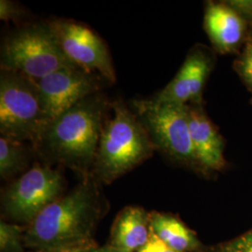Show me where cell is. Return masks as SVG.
Listing matches in <instances>:
<instances>
[{
  "mask_svg": "<svg viewBox=\"0 0 252 252\" xmlns=\"http://www.w3.org/2000/svg\"><path fill=\"white\" fill-rule=\"evenodd\" d=\"M111 103L101 93L81 100L46 126L33 147L45 165L62 163L87 173L94 166Z\"/></svg>",
  "mask_w": 252,
  "mask_h": 252,
  "instance_id": "cell-1",
  "label": "cell"
},
{
  "mask_svg": "<svg viewBox=\"0 0 252 252\" xmlns=\"http://www.w3.org/2000/svg\"><path fill=\"white\" fill-rule=\"evenodd\" d=\"M101 208L96 182L87 177L70 192L44 208L27 225L25 246L36 251L90 241Z\"/></svg>",
  "mask_w": 252,
  "mask_h": 252,
  "instance_id": "cell-2",
  "label": "cell"
},
{
  "mask_svg": "<svg viewBox=\"0 0 252 252\" xmlns=\"http://www.w3.org/2000/svg\"><path fill=\"white\" fill-rule=\"evenodd\" d=\"M112 116L100 135L94 163V176L105 183L125 175L153 156L155 148L145 126L122 100L111 103Z\"/></svg>",
  "mask_w": 252,
  "mask_h": 252,
  "instance_id": "cell-3",
  "label": "cell"
},
{
  "mask_svg": "<svg viewBox=\"0 0 252 252\" xmlns=\"http://www.w3.org/2000/svg\"><path fill=\"white\" fill-rule=\"evenodd\" d=\"M73 66L77 65L63 54L47 22L19 27L1 44V70L21 73L34 81Z\"/></svg>",
  "mask_w": 252,
  "mask_h": 252,
  "instance_id": "cell-4",
  "label": "cell"
},
{
  "mask_svg": "<svg viewBox=\"0 0 252 252\" xmlns=\"http://www.w3.org/2000/svg\"><path fill=\"white\" fill-rule=\"evenodd\" d=\"M47 125L37 82L21 73L1 70V136L34 147Z\"/></svg>",
  "mask_w": 252,
  "mask_h": 252,
  "instance_id": "cell-5",
  "label": "cell"
},
{
  "mask_svg": "<svg viewBox=\"0 0 252 252\" xmlns=\"http://www.w3.org/2000/svg\"><path fill=\"white\" fill-rule=\"evenodd\" d=\"M133 109L155 148L175 161L199 168L189 133L188 105L133 101Z\"/></svg>",
  "mask_w": 252,
  "mask_h": 252,
  "instance_id": "cell-6",
  "label": "cell"
},
{
  "mask_svg": "<svg viewBox=\"0 0 252 252\" xmlns=\"http://www.w3.org/2000/svg\"><path fill=\"white\" fill-rule=\"evenodd\" d=\"M63 188L61 172L36 163L5 189L2 207L7 216L28 225L44 208L62 196Z\"/></svg>",
  "mask_w": 252,
  "mask_h": 252,
  "instance_id": "cell-7",
  "label": "cell"
},
{
  "mask_svg": "<svg viewBox=\"0 0 252 252\" xmlns=\"http://www.w3.org/2000/svg\"><path fill=\"white\" fill-rule=\"evenodd\" d=\"M63 54L85 71L100 75L110 83L116 74L106 42L89 27L66 19L47 21Z\"/></svg>",
  "mask_w": 252,
  "mask_h": 252,
  "instance_id": "cell-8",
  "label": "cell"
},
{
  "mask_svg": "<svg viewBox=\"0 0 252 252\" xmlns=\"http://www.w3.org/2000/svg\"><path fill=\"white\" fill-rule=\"evenodd\" d=\"M103 81L98 74L73 66L36 81L48 124L81 100L101 92Z\"/></svg>",
  "mask_w": 252,
  "mask_h": 252,
  "instance_id": "cell-9",
  "label": "cell"
},
{
  "mask_svg": "<svg viewBox=\"0 0 252 252\" xmlns=\"http://www.w3.org/2000/svg\"><path fill=\"white\" fill-rule=\"evenodd\" d=\"M213 65L211 52L204 46H194L174 79L150 99L159 104L203 105V93Z\"/></svg>",
  "mask_w": 252,
  "mask_h": 252,
  "instance_id": "cell-10",
  "label": "cell"
},
{
  "mask_svg": "<svg viewBox=\"0 0 252 252\" xmlns=\"http://www.w3.org/2000/svg\"><path fill=\"white\" fill-rule=\"evenodd\" d=\"M189 133L199 168L220 170L225 165L224 140L203 105H188Z\"/></svg>",
  "mask_w": 252,
  "mask_h": 252,
  "instance_id": "cell-11",
  "label": "cell"
},
{
  "mask_svg": "<svg viewBox=\"0 0 252 252\" xmlns=\"http://www.w3.org/2000/svg\"><path fill=\"white\" fill-rule=\"evenodd\" d=\"M248 22L227 1H208L205 8L204 27L214 50L230 54L241 45Z\"/></svg>",
  "mask_w": 252,
  "mask_h": 252,
  "instance_id": "cell-12",
  "label": "cell"
},
{
  "mask_svg": "<svg viewBox=\"0 0 252 252\" xmlns=\"http://www.w3.org/2000/svg\"><path fill=\"white\" fill-rule=\"evenodd\" d=\"M151 234L150 214L143 208L127 207L118 215L108 247L113 252H137Z\"/></svg>",
  "mask_w": 252,
  "mask_h": 252,
  "instance_id": "cell-13",
  "label": "cell"
},
{
  "mask_svg": "<svg viewBox=\"0 0 252 252\" xmlns=\"http://www.w3.org/2000/svg\"><path fill=\"white\" fill-rule=\"evenodd\" d=\"M150 226L162 242L176 252H189L198 247L195 235L175 217L153 212L150 214Z\"/></svg>",
  "mask_w": 252,
  "mask_h": 252,
  "instance_id": "cell-14",
  "label": "cell"
},
{
  "mask_svg": "<svg viewBox=\"0 0 252 252\" xmlns=\"http://www.w3.org/2000/svg\"><path fill=\"white\" fill-rule=\"evenodd\" d=\"M33 147L9 137L0 136V177L10 180L28 167Z\"/></svg>",
  "mask_w": 252,
  "mask_h": 252,
  "instance_id": "cell-15",
  "label": "cell"
},
{
  "mask_svg": "<svg viewBox=\"0 0 252 252\" xmlns=\"http://www.w3.org/2000/svg\"><path fill=\"white\" fill-rule=\"evenodd\" d=\"M25 234L21 226L1 221L0 252H23Z\"/></svg>",
  "mask_w": 252,
  "mask_h": 252,
  "instance_id": "cell-16",
  "label": "cell"
},
{
  "mask_svg": "<svg viewBox=\"0 0 252 252\" xmlns=\"http://www.w3.org/2000/svg\"><path fill=\"white\" fill-rule=\"evenodd\" d=\"M234 66L246 86L252 92V41L247 44Z\"/></svg>",
  "mask_w": 252,
  "mask_h": 252,
  "instance_id": "cell-17",
  "label": "cell"
},
{
  "mask_svg": "<svg viewBox=\"0 0 252 252\" xmlns=\"http://www.w3.org/2000/svg\"><path fill=\"white\" fill-rule=\"evenodd\" d=\"M26 14V9L17 2L10 0L0 1V19L2 21L17 22L23 17H25Z\"/></svg>",
  "mask_w": 252,
  "mask_h": 252,
  "instance_id": "cell-18",
  "label": "cell"
},
{
  "mask_svg": "<svg viewBox=\"0 0 252 252\" xmlns=\"http://www.w3.org/2000/svg\"><path fill=\"white\" fill-rule=\"evenodd\" d=\"M220 252H252V231L227 245Z\"/></svg>",
  "mask_w": 252,
  "mask_h": 252,
  "instance_id": "cell-19",
  "label": "cell"
},
{
  "mask_svg": "<svg viewBox=\"0 0 252 252\" xmlns=\"http://www.w3.org/2000/svg\"><path fill=\"white\" fill-rule=\"evenodd\" d=\"M137 252H178L172 250L164 242L154 234L151 229V234L148 242Z\"/></svg>",
  "mask_w": 252,
  "mask_h": 252,
  "instance_id": "cell-20",
  "label": "cell"
},
{
  "mask_svg": "<svg viewBox=\"0 0 252 252\" xmlns=\"http://www.w3.org/2000/svg\"><path fill=\"white\" fill-rule=\"evenodd\" d=\"M95 247L93 240L82 242V243L73 244L67 246H61V247H54V248H48V249H41L36 250L34 252H84L87 250Z\"/></svg>",
  "mask_w": 252,
  "mask_h": 252,
  "instance_id": "cell-21",
  "label": "cell"
},
{
  "mask_svg": "<svg viewBox=\"0 0 252 252\" xmlns=\"http://www.w3.org/2000/svg\"><path fill=\"white\" fill-rule=\"evenodd\" d=\"M227 3L248 23H252V0H233L227 1Z\"/></svg>",
  "mask_w": 252,
  "mask_h": 252,
  "instance_id": "cell-22",
  "label": "cell"
},
{
  "mask_svg": "<svg viewBox=\"0 0 252 252\" xmlns=\"http://www.w3.org/2000/svg\"><path fill=\"white\" fill-rule=\"evenodd\" d=\"M112 252V250L107 246V247H105V248H101V249H97L96 247H94V248H92L90 250H87L86 252Z\"/></svg>",
  "mask_w": 252,
  "mask_h": 252,
  "instance_id": "cell-23",
  "label": "cell"
},
{
  "mask_svg": "<svg viewBox=\"0 0 252 252\" xmlns=\"http://www.w3.org/2000/svg\"></svg>",
  "mask_w": 252,
  "mask_h": 252,
  "instance_id": "cell-24",
  "label": "cell"
}]
</instances>
